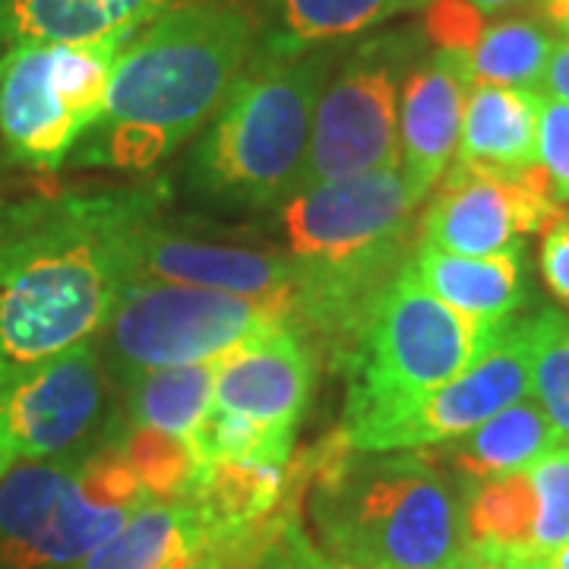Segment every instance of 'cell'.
<instances>
[{
	"label": "cell",
	"instance_id": "1",
	"mask_svg": "<svg viewBox=\"0 0 569 569\" xmlns=\"http://www.w3.org/2000/svg\"><path fill=\"white\" fill-rule=\"evenodd\" d=\"M162 203V181L0 203V387L102 336Z\"/></svg>",
	"mask_w": 569,
	"mask_h": 569
},
{
	"label": "cell",
	"instance_id": "2",
	"mask_svg": "<svg viewBox=\"0 0 569 569\" xmlns=\"http://www.w3.org/2000/svg\"><path fill=\"white\" fill-rule=\"evenodd\" d=\"M257 48L231 0H190L149 22L114 61L104 114L73 149L77 164L146 171L219 114Z\"/></svg>",
	"mask_w": 569,
	"mask_h": 569
},
{
	"label": "cell",
	"instance_id": "3",
	"mask_svg": "<svg viewBox=\"0 0 569 569\" xmlns=\"http://www.w3.org/2000/svg\"><path fill=\"white\" fill-rule=\"evenodd\" d=\"M310 522L351 567L443 569L462 545V497L421 449H355L339 430L310 449Z\"/></svg>",
	"mask_w": 569,
	"mask_h": 569
},
{
	"label": "cell",
	"instance_id": "4",
	"mask_svg": "<svg viewBox=\"0 0 569 569\" xmlns=\"http://www.w3.org/2000/svg\"><path fill=\"white\" fill-rule=\"evenodd\" d=\"M329 73L332 51L326 48L295 58L253 48L244 77L193 152L190 190L219 209L282 206L298 190Z\"/></svg>",
	"mask_w": 569,
	"mask_h": 569
},
{
	"label": "cell",
	"instance_id": "5",
	"mask_svg": "<svg viewBox=\"0 0 569 569\" xmlns=\"http://www.w3.org/2000/svg\"><path fill=\"white\" fill-rule=\"evenodd\" d=\"M503 326L475 323L456 313L415 279L408 263L402 266L370 307L342 361L348 387L342 433L355 440L406 415L475 365Z\"/></svg>",
	"mask_w": 569,
	"mask_h": 569
},
{
	"label": "cell",
	"instance_id": "6",
	"mask_svg": "<svg viewBox=\"0 0 569 569\" xmlns=\"http://www.w3.org/2000/svg\"><path fill=\"white\" fill-rule=\"evenodd\" d=\"M146 503L114 427L77 456L22 462L0 478V569H73Z\"/></svg>",
	"mask_w": 569,
	"mask_h": 569
},
{
	"label": "cell",
	"instance_id": "7",
	"mask_svg": "<svg viewBox=\"0 0 569 569\" xmlns=\"http://www.w3.org/2000/svg\"><path fill=\"white\" fill-rule=\"evenodd\" d=\"M137 36L3 51L0 140L10 159L41 171L61 168L82 137L102 121L114 61Z\"/></svg>",
	"mask_w": 569,
	"mask_h": 569
},
{
	"label": "cell",
	"instance_id": "8",
	"mask_svg": "<svg viewBox=\"0 0 569 569\" xmlns=\"http://www.w3.org/2000/svg\"><path fill=\"white\" fill-rule=\"evenodd\" d=\"M288 326L284 310L250 298L178 282L137 279L104 326V367L130 383L149 370L203 365L231 355L272 326Z\"/></svg>",
	"mask_w": 569,
	"mask_h": 569
},
{
	"label": "cell",
	"instance_id": "9",
	"mask_svg": "<svg viewBox=\"0 0 569 569\" xmlns=\"http://www.w3.org/2000/svg\"><path fill=\"white\" fill-rule=\"evenodd\" d=\"M425 41V32L399 29L348 51L320 92L298 190L380 168H402L399 102Z\"/></svg>",
	"mask_w": 569,
	"mask_h": 569
},
{
	"label": "cell",
	"instance_id": "10",
	"mask_svg": "<svg viewBox=\"0 0 569 569\" xmlns=\"http://www.w3.org/2000/svg\"><path fill=\"white\" fill-rule=\"evenodd\" d=\"M418 203L402 168L305 187L279 212L288 257L301 263H348L402 250Z\"/></svg>",
	"mask_w": 569,
	"mask_h": 569
},
{
	"label": "cell",
	"instance_id": "11",
	"mask_svg": "<svg viewBox=\"0 0 569 569\" xmlns=\"http://www.w3.org/2000/svg\"><path fill=\"white\" fill-rule=\"evenodd\" d=\"M104 406L108 367L96 339L0 387V452L10 466L77 456L108 433Z\"/></svg>",
	"mask_w": 569,
	"mask_h": 569
},
{
	"label": "cell",
	"instance_id": "12",
	"mask_svg": "<svg viewBox=\"0 0 569 569\" xmlns=\"http://www.w3.org/2000/svg\"><path fill=\"white\" fill-rule=\"evenodd\" d=\"M563 216L541 164L497 171L456 159L421 222V244L459 257H500L522 250L526 234Z\"/></svg>",
	"mask_w": 569,
	"mask_h": 569
},
{
	"label": "cell",
	"instance_id": "13",
	"mask_svg": "<svg viewBox=\"0 0 569 569\" xmlns=\"http://www.w3.org/2000/svg\"><path fill=\"white\" fill-rule=\"evenodd\" d=\"M531 392V329L529 320L507 323L493 346L459 377L433 389L406 415L348 440L355 449H427L452 443L481 427L497 411Z\"/></svg>",
	"mask_w": 569,
	"mask_h": 569
},
{
	"label": "cell",
	"instance_id": "14",
	"mask_svg": "<svg viewBox=\"0 0 569 569\" xmlns=\"http://www.w3.org/2000/svg\"><path fill=\"white\" fill-rule=\"evenodd\" d=\"M140 279L224 291L284 310V301L295 284V257L200 241V238L174 234L156 222L142 238Z\"/></svg>",
	"mask_w": 569,
	"mask_h": 569
},
{
	"label": "cell",
	"instance_id": "15",
	"mask_svg": "<svg viewBox=\"0 0 569 569\" xmlns=\"http://www.w3.org/2000/svg\"><path fill=\"white\" fill-rule=\"evenodd\" d=\"M257 535L228 545L190 500L146 503L73 569H247Z\"/></svg>",
	"mask_w": 569,
	"mask_h": 569
},
{
	"label": "cell",
	"instance_id": "16",
	"mask_svg": "<svg viewBox=\"0 0 569 569\" xmlns=\"http://www.w3.org/2000/svg\"><path fill=\"white\" fill-rule=\"evenodd\" d=\"M313 392V351L291 326H272L222 358L212 402L269 427L298 430Z\"/></svg>",
	"mask_w": 569,
	"mask_h": 569
},
{
	"label": "cell",
	"instance_id": "17",
	"mask_svg": "<svg viewBox=\"0 0 569 569\" xmlns=\"http://www.w3.org/2000/svg\"><path fill=\"white\" fill-rule=\"evenodd\" d=\"M471 89L462 51H437L408 73L399 102L402 174L418 200L447 174L459 152L462 111Z\"/></svg>",
	"mask_w": 569,
	"mask_h": 569
},
{
	"label": "cell",
	"instance_id": "18",
	"mask_svg": "<svg viewBox=\"0 0 569 569\" xmlns=\"http://www.w3.org/2000/svg\"><path fill=\"white\" fill-rule=\"evenodd\" d=\"M190 0H0V54L22 44H89L137 36Z\"/></svg>",
	"mask_w": 569,
	"mask_h": 569
},
{
	"label": "cell",
	"instance_id": "19",
	"mask_svg": "<svg viewBox=\"0 0 569 569\" xmlns=\"http://www.w3.org/2000/svg\"><path fill=\"white\" fill-rule=\"evenodd\" d=\"M408 269L433 298L475 323L503 326L526 305L522 250L500 257H459L418 244L408 257Z\"/></svg>",
	"mask_w": 569,
	"mask_h": 569
},
{
	"label": "cell",
	"instance_id": "20",
	"mask_svg": "<svg viewBox=\"0 0 569 569\" xmlns=\"http://www.w3.org/2000/svg\"><path fill=\"white\" fill-rule=\"evenodd\" d=\"M538 497L529 471L462 481V545L503 569H538L535 563Z\"/></svg>",
	"mask_w": 569,
	"mask_h": 569
},
{
	"label": "cell",
	"instance_id": "21",
	"mask_svg": "<svg viewBox=\"0 0 569 569\" xmlns=\"http://www.w3.org/2000/svg\"><path fill=\"white\" fill-rule=\"evenodd\" d=\"M541 89H512L475 82L466 96L459 162L497 171H526L538 164Z\"/></svg>",
	"mask_w": 569,
	"mask_h": 569
},
{
	"label": "cell",
	"instance_id": "22",
	"mask_svg": "<svg viewBox=\"0 0 569 569\" xmlns=\"http://www.w3.org/2000/svg\"><path fill=\"white\" fill-rule=\"evenodd\" d=\"M284 466L257 462H206L190 490V503L200 509L206 526L228 545L260 535L263 526L282 509L291 490Z\"/></svg>",
	"mask_w": 569,
	"mask_h": 569
},
{
	"label": "cell",
	"instance_id": "23",
	"mask_svg": "<svg viewBox=\"0 0 569 569\" xmlns=\"http://www.w3.org/2000/svg\"><path fill=\"white\" fill-rule=\"evenodd\" d=\"M560 443L548 415L535 399H519L503 411H497L471 433L452 440L449 462L462 475V481H481L512 471H529L541 456Z\"/></svg>",
	"mask_w": 569,
	"mask_h": 569
},
{
	"label": "cell",
	"instance_id": "24",
	"mask_svg": "<svg viewBox=\"0 0 569 569\" xmlns=\"http://www.w3.org/2000/svg\"><path fill=\"white\" fill-rule=\"evenodd\" d=\"M263 41L257 51L295 58L346 41L389 20L387 0H257Z\"/></svg>",
	"mask_w": 569,
	"mask_h": 569
},
{
	"label": "cell",
	"instance_id": "25",
	"mask_svg": "<svg viewBox=\"0 0 569 569\" xmlns=\"http://www.w3.org/2000/svg\"><path fill=\"white\" fill-rule=\"evenodd\" d=\"M219 367H222V358L203 361V365L171 367V370H149V373L133 377L130 383H123L127 425L152 427V430H164L187 440V433L203 418L206 408L212 406Z\"/></svg>",
	"mask_w": 569,
	"mask_h": 569
},
{
	"label": "cell",
	"instance_id": "26",
	"mask_svg": "<svg viewBox=\"0 0 569 569\" xmlns=\"http://www.w3.org/2000/svg\"><path fill=\"white\" fill-rule=\"evenodd\" d=\"M557 39L541 22L526 17L485 26L478 41L462 51L471 86H512V89H541L550 51Z\"/></svg>",
	"mask_w": 569,
	"mask_h": 569
},
{
	"label": "cell",
	"instance_id": "27",
	"mask_svg": "<svg viewBox=\"0 0 569 569\" xmlns=\"http://www.w3.org/2000/svg\"><path fill=\"white\" fill-rule=\"evenodd\" d=\"M187 443L206 462H257V466H284L291 459L295 430L269 427L244 418L222 406L206 408L203 418L187 433Z\"/></svg>",
	"mask_w": 569,
	"mask_h": 569
},
{
	"label": "cell",
	"instance_id": "28",
	"mask_svg": "<svg viewBox=\"0 0 569 569\" xmlns=\"http://www.w3.org/2000/svg\"><path fill=\"white\" fill-rule=\"evenodd\" d=\"M114 440L152 503H178L190 497L203 466L183 437L152 427L118 425Z\"/></svg>",
	"mask_w": 569,
	"mask_h": 569
},
{
	"label": "cell",
	"instance_id": "29",
	"mask_svg": "<svg viewBox=\"0 0 569 569\" xmlns=\"http://www.w3.org/2000/svg\"><path fill=\"white\" fill-rule=\"evenodd\" d=\"M531 329V396L548 415L560 440L569 443V317L541 310Z\"/></svg>",
	"mask_w": 569,
	"mask_h": 569
},
{
	"label": "cell",
	"instance_id": "30",
	"mask_svg": "<svg viewBox=\"0 0 569 569\" xmlns=\"http://www.w3.org/2000/svg\"><path fill=\"white\" fill-rule=\"evenodd\" d=\"M535 497H538V526H535V563H548L557 550L569 545V443H557L529 468Z\"/></svg>",
	"mask_w": 569,
	"mask_h": 569
},
{
	"label": "cell",
	"instance_id": "31",
	"mask_svg": "<svg viewBox=\"0 0 569 569\" xmlns=\"http://www.w3.org/2000/svg\"><path fill=\"white\" fill-rule=\"evenodd\" d=\"M247 569H365L342 563L336 557H329L320 545H313V538L301 529L298 507L295 500H284V507L272 516V522L266 526L263 541L253 550V560Z\"/></svg>",
	"mask_w": 569,
	"mask_h": 569
},
{
	"label": "cell",
	"instance_id": "32",
	"mask_svg": "<svg viewBox=\"0 0 569 569\" xmlns=\"http://www.w3.org/2000/svg\"><path fill=\"white\" fill-rule=\"evenodd\" d=\"M538 164L545 168L553 197L569 203V104L541 92L538 108Z\"/></svg>",
	"mask_w": 569,
	"mask_h": 569
},
{
	"label": "cell",
	"instance_id": "33",
	"mask_svg": "<svg viewBox=\"0 0 569 569\" xmlns=\"http://www.w3.org/2000/svg\"><path fill=\"white\" fill-rule=\"evenodd\" d=\"M425 10V39L433 41L437 51H468L485 29V13L468 0H433Z\"/></svg>",
	"mask_w": 569,
	"mask_h": 569
},
{
	"label": "cell",
	"instance_id": "34",
	"mask_svg": "<svg viewBox=\"0 0 569 569\" xmlns=\"http://www.w3.org/2000/svg\"><path fill=\"white\" fill-rule=\"evenodd\" d=\"M541 276L548 291L569 307V219H557L545 228V241H541Z\"/></svg>",
	"mask_w": 569,
	"mask_h": 569
},
{
	"label": "cell",
	"instance_id": "35",
	"mask_svg": "<svg viewBox=\"0 0 569 569\" xmlns=\"http://www.w3.org/2000/svg\"><path fill=\"white\" fill-rule=\"evenodd\" d=\"M545 92L569 104V39H560L550 51L548 70H545Z\"/></svg>",
	"mask_w": 569,
	"mask_h": 569
},
{
	"label": "cell",
	"instance_id": "36",
	"mask_svg": "<svg viewBox=\"0 0 569 569\" xmlns=\"http://www.w3.org/2000/svg\"><path fill=\"white\" fill-rule=\"evenodd\" d=\"M443 569H503V567H500L497 560L485 557V553H478V550L462 548Z\"/></svg>",
	"mask_w": 569,
	"mask_h": 569
},
{
	"label": "cell",
	"instance_id": "37",
	"mask_svg": "<svg viewBox=\"0 0 569 569\" xmlns=\"http://www.w3.org/2000/svg\"><path fill=\"white\" fill-rule=\"evenodd\" d=\"M541 7H545V17L553 26H560V29L569 32V0H541Z\"/></svg>",
	"mask_w": 569,
	"mask_h": 569
},
{
	"label": "cell",
	"instance_id": "38",
	"mask_svg": "<svg viewBox=\"0 0 569 569\" xmlns=\"http://www.w3.org/2000/svg\"><path fill=\"white\" fill-rule=\"evenodd\" d=\"M475 10H481V13H503V10H512V7H519V3H526V0H468Z\"/></svg>",
	"mask_w": 569,
	"mask_h": 569
},
{
	"label": "cell",
	"instance_id": "39",
	"mask_svg": "<svg viewBox=\"0 0 569 569\" xmlns=\"http://www.w3.org/2000/svg\"><path fill=\"white\" fill-rule=\"evenodd\" d=\"M387 3L396 13H402V10H425L427 3H433V0H387Z\"/></svg>",
	"mask_w": 569,
	"mask_h": 569
},
{
	"label": "cell",
	"instance_id": "40",
	"mask_svg": "<svg viewBox=\"0 0 569 569\" xmlns=\"http://www.w3.org/2000/svg\"><path fill=\"white\" fill-rule=\"evenodd\" d=\"M541 569H569V545H563V548L557 550Z\"/></svg>",
	"mask_w": 569,
	"mask_h": 569
},
{
	"label": "cell",
	"instance_id": "41",
	"mask_svg": "<svg viewBox=\"0 0 569 569\" xmlns=\"http://www.w3.org/2000/svg\"><path fill=\"white\" fill-rule=\"evenodd\" d=\"M10 462H7V456H3V452H0V478H3V475H7V471H10Z\"/></svg>",
	"mask_w": 569,
	"mask_h": 569
}]
</instances>
